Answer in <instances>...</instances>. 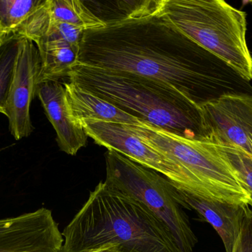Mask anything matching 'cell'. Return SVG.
I'll list each match as a JSON object with an SVG mask.
<instances>
[{"mask_svg": "<svg viewBox=\"0 0 252 252\" xmlns=\"http://www.w3.org/2000/svg\"><path fill=\"white\" fill-rule=\"evenodd\" d=\"M84 32L78 62L164 83L200 107L227 93H252L219 58L156 14Z\"/></svg>", "mask_w": 252, "mask_h": 252, "instance_id": "cell-1", "label": "cell"}, {"mask_svg": "<svg viewBox=\"0 0 252 252\" xmlns=\"http://www.w3.org/2000/svg\"><path fill=\"white\" fill-rule=\"evenodd\" d=\"M62 252H182L168 227L146 207L100 181L62 232Z\"/></svg>", "mask_w": 252, "mask_h": 252, "instance_id": "cell-2", "label": "cell"}, {"mask_svg": "<svg viewBox=\"0 0 252 252\" xmlns=\"http://www.w3.org/2000/svg\"><path fill=\"white\" fill-rule=\"evenodd\" d=\"M68 78L139 119L185 139L207 142L201 107L167 84L80 62Z\"/></svg>", "mask_w": 252, "mask_h": 252, "instance_id": "cell-3", "label": "cell"}, {"mask_svg": "<svg viewBox=\"0 0 252 252\" xmlns=\"http://www.w3.org/2000/svg\"><path fill=\"white\" fill-rule=\"evenodd\" d=\"M157 15L252 81L246 12L223 0H161Z\"/></svg>", "mask_w": 252, "mask_h": 252, "instance_id": "cell-4", "label": "cell"}, {"mask_svg": "<svg viewBox=\"0 0 252 252\" xmlns=\"http://www.w3.org/2000/svg\"><path fill=\"white\" fill-rule=\"evenodd\" d=\"M133 134L190 173L219 201L250 207V196L216 144L185 139L141 120L126 125Z\"/></svg>", "mask_w": 252, "mask_h": 252, "instance_id": "cell-5", "label": "cell"}, {"mask_svg": "<svg viewBox=\"0 0 252 252\" xmlns=\"http://www.w3.org/2000/svg\"><path fill=\"white\" fill-rule=\"evenodd\" d=\"M105 183L146 207L171 231L182 252H193L198 239L176 201V186L159 173L108 149Z\"/></svg>", "mask_w": 252, "mask_h": 252, "instance_id": "cell-6", "label": "cell"}, {"mask_svg": "<svg viewBox=\"0 0 252 252\" xmlns=\"http://www.w3.org/2000/svg\"><path fill=\"white\" fill-rule=\"evenodd\" d=\"M80 124L88 137H91L97 144L116 151L131 161L159 173L176 187L188 193L204 199L219 201L210 189L186 169L150 146L131 133L125 124L93 120H85Z\"/></svg>", "mask_w": 252, "mask_h": 252, "instance_id": "cell-7", "label": "cell"}, {"mask_svg": "<svg viewBox=\"0 0 252 252\" xmlns=\"http://www.w3.org/2000/svg\"><path fill=\"white\" fill-rule=\"evenodd\" d=\"M207 142L252 156V93H227L201 106Z\"/></svg>", "mask_w": 252, "mask_h": 252, "instance_id": "cell-8", "label": "cell"}, {"mask_svg": "<svg viewBox=\"0 0 252 252\" xmlns=\"http://www.w3.org/2000/svg\"><path fill=\"white\" fill-rule=\"evenodd\" d=\"M41 72V59L35 43L21 37L14 76L7 99L5 116L9 130L16 140L31 136V105L37 96Z\"/></svg>", "mask_w": 252, "mask_h": 252, "instance_id": "cell-9", "label": "cell"}, {"mask_svg": "<svg viewBox=\"0 0 252 252\" xmlns=\"http://www.w3.org/2000/svg\"><path fill=\"white\" fill-rule=\"evenodd\" d=\"M63 244L59 224L47 209L0 219V252H62Z\"/></svg>", "mask_w": 252, "mask_h": 252, "instance_id": "cell-10", "label": "cell"}, {"mask_svg": "<svg viewBox=\"0 0 252 252\" xmlns=\"http://www.w3.org/2000/svg\"><path fill=\"white\" fill-rule=\"evenodd\" d=\"M37 96L57 135L61 150L75 155L86 146L88 136L71 113L64 86L59 81H47L38 86Z\"/></svg>", "mask_w": 252, "mask_h": 252, "instance_id": "cell-11", "label": "cell"}, {"mask_svg": "<svg viewBox=\"0 0 252 252\" xmlns=\"http://www.w3.org/2000/svg\"><path fill=\"white\" fill-rule=\"evenodd\" d=\"M176 201L184 208L196 211L219 234L226 252H232L249 206L204 199L177 187Z\"/></svg>", "mask_w": 252, "mask_h": 252, "instance_id": "cell-12", "label": "cell"}, {"mask_svg": "<svg viewBox=\"0 0 252 252\" xmlns=\"http://www.w3.org/2000/svg\"><path fill=\"white\" fill-rule=\"evenodd\" d=\"M71 113L75 121L80 123L85 120L101 121L125 125H136L141 120L95 96L91 92L81 88L74 83L63 84Z\"/></svg>", "mask_w": 252, "mask_h": 252, "instance_id": "cell-13", "label": "cell"}, {"mask_svg": "<svg viewBox=\"0 0 252 252\" xmlns=\"http://www.w3.org/2000/svg\"><path fill=\"white\" fill-rule=\"evenodd\" d=\"M36 46L41 59L40 84L68 77L74 65L78 62L80 49L61 38L49 37Z\"/></svg>", "mask_w": 252, "mask_h": 252, "instance_id": "cell-14", "label": "cell"}, {"mask_svg": "<svg viewBox=\"0 0 252 252\" xmlns=\"http://www.w3.org/2000/svg\"><path fill=\"white\" fill-rule=\"evenodd\" d=\"M53 22H65L84 31L104 28L106 24L99 19L85 4L78 0H49Z\"/></svg>", "mask_w": 252, "mask_h": 252, "instance_id": "cell-15", "label": "cell"}, {"mask_svg": "<svg viewBox=\"0 0 252 252\" xmlns=\"http://www.w3.org/2000/svg\"><path fill=\"white\" fill-rule=\"evenodd\" d=\"M20 39L19 36L10 34L0 44V113L4 115L14 76Z\"/></svg>", "mask_w": 252, "mask_h": 252, "instance_id": "cell-16", "label": "cell"}, {"mask_svg": "<svg viewBox=\"0 0 252 252\" xmlns=\"http://www.w3.org/2000/svg\"><path fill=\"white\" fill-rule=\"evenodd\" d=\"M53 23L49 0L34 10L13 34L35 43V45L47 37Z\"/></svg>", "mask_w": 252, "mask_h": 252, "instance_id": "cell-17", "label": "cell"}, {"mask_svg": "<svg viewBox=\"0 0 252 252\" xmlns=\"http://www.w3.org/2000/svg\"><path fill=\"white\" fill-rule=\"evenodd\" d=\"M44 0H0V26L7 34H13L16 28Z\"/></svg>", "mask_w": 252, "mask_h": 252, "instance_id": "cell-18", "label": "cell"}, {"mask_svg": "<svg viewBox=\"0 0 252 252\" xmlns=\"http://www.w3.org/2000/svg\"><path fill=\"white\" fill-rule=\"evenodd\" d=\"M222 156L227 161L247 193L252 208V156L243 149L216 144Z\"/></svg>", "mask_w": 252, "mask_h": 252, "instance_id": "cell-19", "label": "cell"}, {"mask_svg": "<svg viewBox=\"0 0 252 252\" xmlns=\"http://www.w3.org/2000/svg\"><path fill=\"white\" fill-rule=\"evenodd\" d=\"M84 31L79 27L65 23L53 22L46 38H58L66 41L73 47L80 49V44L84 36ZM44 40V39H43Z\"/></svg>", "mask_w": 252, "mask_h": 252, "instance_id": "cell-20", "label": "cell"}, {"mask_svg": "<svg viewBox=\"0 0 252 252\" xmlns=\"http://www.w3.org/2000/svg\"><path fill=\"white\" fill-rule=\"evenodd\" d=\"M232 252H252V209L249 207Z\"/></svg>", "mask_w": 252, "mask_h": 252, "instance_id": "cell-21", "label": "cell"}, {"mask_svg": "<svg viewBox=\"0 0 252 252\" xmlns=\"http://www.w3.org/2000/svg\"><path fill=\"white\" fill-rule=\"evenodd\" d=\"M90 252H118V248L115 247H107L104 248L100 249V250H94V251Z\"/></svg>", "mask_w": 252, "mask_h": 252, "instance_id": "cell-22", "label": "cell"}, {"mask_svg": "<svg viewBox=\"0 0 252 252\" xmlns=\"http://www.w3.org/2000/svg\"><path fill=\"white\" fill-rule=\"evenodd\" d=\"M10 34H7L4 30L1 28V27L0 26V44L4 41V38L7 37V36Z\"/></svg>", "mask_w": 252, "mask_h": 252, "instance_id": "cell-23", "label": "cell"}]
</instances>
